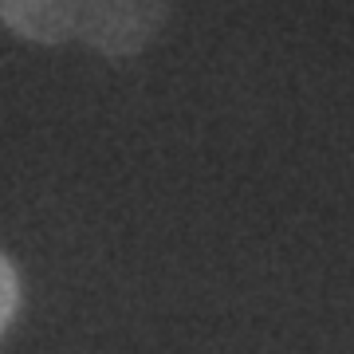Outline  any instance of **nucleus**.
I'll list each match as a JSON object with an SVG mask.
<instances>
[{"label":"nucleus","instance_id":"f257e3e1","mask_svg":"<svg viewBox=\"0 0 354 354\" xmlns=\"http://www.w3.org/2000/svg\"><path fill=\"white\" fill-rule=\"evenodd\" d=\"M174 0H0V24L28 44L79 39L106 59H130L165 28Z\"/></svg>","mask_w":354,"mask_h":354},{"label":"nucleus","instance_id":"f03ea898","mask_svg":"<svg viewBox=\"0 0 354 354\" xmlns=\"http://www.w3.org/2000/svg\"><path fill=\"white\" fill-rule=\"evenodd\" d=\"M16 311H20V272H16L12 256L0 252V339L8 335Z\"/></svg>","mask_w":354,"mask_h":354}]
</instances>
